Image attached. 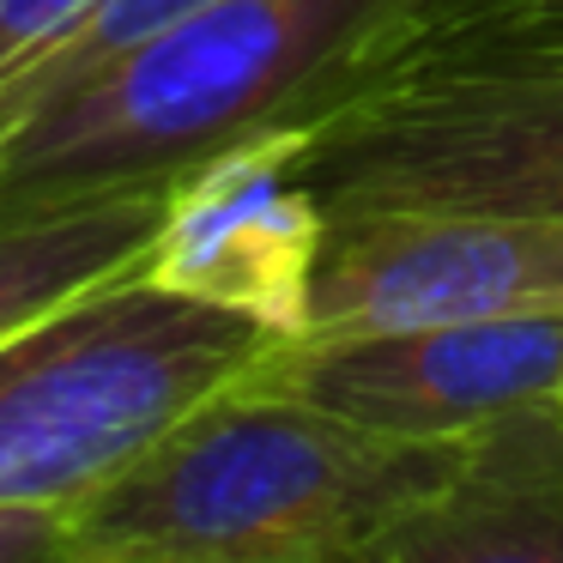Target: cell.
Returning <instances> with one entry per match:
<instances>
[{
  "label": "cell",
  "instance_id": "6da1fadb",
  "mask_svg": "<svg viewBox=\"0 0 563 563\" xmlns=\"http://www.w3.org/2000/svg\"><path fill=\"white\" fill-rule=\"evenodd\" d=\"M424 0H212L0 140V219L176 188L261 134L316 128Z\"/></svg>",
  "mask_w": 563,
  "mask_h": 563
},
{
  "label": "cell",
  "instance_id": "7a4b0ae2",
  "mask_svg": "<svg viewBox=\"0 0 563 563\" xmlns=\"http://www.w3.org/2000/svg\"><path fill=\"white\" fill-rule=\"evenodd\" d=\"M461 449L243 376L67 509V563H364Z\"/></svg>",
  "mask_w": 563,
  "mask_h": 563
},
{
  "label": "cell",
  "instance_id": "3957f363",
  "mask_svg": "<svg viewBox=\"0 0 563 563\" xmlns=\"http://www.w3.org/2000/svg\"><path fill=\"white\" fill-rule=\"evenodd\" d=\"M279 340L140 267L25 321L0 340V509H74Z\"/></svg>",
  "mask_w": 563,
  "mask_h": 563
},
{
  "label": "cell",
  "instance_id": "277c9868",
  "mask_svg": "<svg viewBox=\"0 0 563 563\" xmlns=\"http://www.w3.org/2000/svg\"><path fill=\"white\" fill-rule=\"evenodd\" d=\"M297 176L328 219L369 207L563 219V37L430 49L382 67L303 134Z\"/></svg>",
  "mask_w": 563,
  "mask_h": 563
},
{
  "label": "cell",
  "instance_id": "5b68a950",
  "mask_svg": "<svg viewBox=\"0 0 563 563\" xmlns=\"http://www.w3.org/2000/svg\"><path fill=\"white\" fill-rule=\"evenodd\" d=\"M563 309V219L478 207H369L328 219L297 340Z\"/></svg>",
  "mask_w": 563,
  "mask_h": 563
},
{
  "label": "cell",
  "instance_id": "8992f818",
  "mask_svg": "<svg viewBox=\"0 0 563 563\" xmlns=\"http://www.w3.org/2000/svg\"><path fill=\"white\" fill-rule=\"evenodd\" d=\"M249 376L388 437L449 442L503 412L563 400V309L279 340Z\"/></svg>",
  "mask_w": 563,
  "mask_h": 563
},
{
  "label": "cell",
  "instance_id": "52a82bcc",
  "mask_svg": "<svg viewBox=\"0 0 563 563\" xmlns=\"http://www.w3.org/2000/svg\"><path fill=\"white\" fill-rule=\"evenodd\" d=\"M303 134L309 128L261 134L188 170L164 200V224L140 273L297 340L328 243V207L297 176Z\"/></svg>",
  "mask_w": 563,
  "mask_h": 563
},
{
  "label": "cell",
  "instance_id": "ba28073f",
  "mask_svg": "<svg viewBox=\"0 0 563 563\" xmlns=\"http://www.w3.org/2000/svg\"><path fill=\"white\" fill-rule=\"evenodd\" d=\"M364 563H563V400L473 430L454 473Z\"/></svg>",
  "mask_w": 563,
  "mask_h": 563
},
{
  "label": "cell",
  "instance_id": "9c48e42d",
  "mask_svg": "<svg viewBox=\"0 0 563 563\" xmlns=\"http://www.w3.org/2000/svg\"><path fill=\"white\" fill-rule=\"evenodd\" d=\"M164 200L170 188H140V195L0 219V340L74 303L79 291H98L146 267V249L164 224Z\"/></svg>",
  "mask_w": 563,
  "mask_h": 563
},
{
  "label": "cell",
  "instance_id": "30bf717a",
  "mask_svg": "<svg viewBox=\"0 0 563 563\" xmlns=\"http://www.w3.org/2000/svg\"><path fill=\"white\" fill-rule=\"evenodd\" d=\"M103 0H0V140L19 128L49 62L91 25Z\"/></svg>",
  "mask_w": 563,
  "mask_h": 563
},
{
  "label": "cell",
  "instance_id": "8fae6325",
  "mask_svg": "<svg viewBox=\"0 0 563 563\" xmlns=\"http://www.w3.org/2000/svg\"><path fill=\"white\" fill-rule=\"evenodd\" d=\"M563 37V0H485L473 13L449 19L442 31H430L424 43H412L406 55H430V49H473V43H551ZM394 55V62H406ZM388 62V67H394ZM382 74V67H376ZM369 74V79H376ZM352 98V91H345Z\"/></svg>",
  "mask_w": 563,
  "mask_h": 563
},
{
  "label": "cell",
  "instance_id": "7c38bea8",
  "mask_svg": "<svg viewBox=\"0 0 563 563\" xmlns=\"http://www.w3.org/2000/svg\"><path fill=\"white\" fill-rule=\"evenodd\" d=\"M0 563H67V509H0Z\"/></svg>",
  "mask_w": 563,
  "mask_h": 563
},
{
  "label": "cell",
  "instance_id": "4fadbf2b",
  "mask_svg": "<svg viewBox=\"0 0 563 563\" xmlns=\"http://www.w3.org/2000/svg\"><path fill=\"white\" fill-rule=\"evenodd\" d=\"M473 7H485V0H424V7H418V13H412V25H406V31H400V43H394V49H388V55H382V62H376V67H388V62H394V55H406V49H412V43H424V37H430V31H442V25H449V19H461V13H473ZM376 67H369V74H376Z\"/></svg>",
  "mask_w": 563,
  "mask_h": 563
}]
</instances>
